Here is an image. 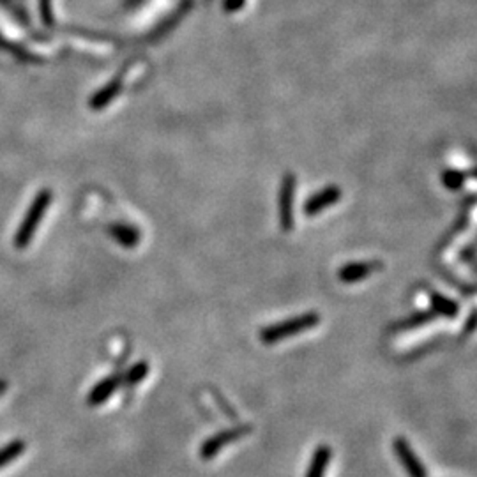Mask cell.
<instances>
[{
  "mask_svg": "<svg viewBox=\"0 0 477 477\" xmlns=\"http://www.w3.org/2000/svg\"><path fill=\"white\" fill-rule=\"evenodd\" d=\"M382 267L380 262L375 260H364V262H349L343 264L338 271V279L342 283H357L361 279L368 278L373 272H377Z\"/></svg>",
  "mask_w": 477,
  "mask_h": 477,
  "instance_id": "obj_7",
  "label": "cell"
},
{
  "mask_svg": "<svg viewBox=\"0 0 477 477\" xmlns=\"http://www.w3.org/2000/svg\"><path fill=\"white\" fill-rule=\"evenodd\" d=\"M244 2H246V0H227V2H224V11L227 13L237 11V9L243 8Z\"/></svg>",
  "mask_w": 477,
  "mask_h": 477,
  "instance_id": "obj_17",
  "label": "cell"
},
{
  "mask_svg": "<svg viewBox=\"0 0 477 477\" xmlns=\"http://www.w3.org/2000/svg\"><path fill=\"white\" fill-rule=\"evenodd\" d=\"M52 191L50 189H43L39 191L36 196H34L32 203H30L29 210L23 216L22 223H20L18 230L15 234V248L18 250H25L30 243H32L34 235H36L37 228H39L41 221H43L44 214H46L48 207L52 203Z\"/></svg>",
  "mask_w": 477,
  "mask_h": 477,
  "instance_id": "obj_2",
  "label": "cell"
},
{
  "mask_svg": "<svg viewBox=\"0 0 477 477\" xmlns=\"http://www.w3.org/2000/svg\"><path fill=\"white\" fill-rule=\"evenodd\" d=\"M147 375L149 363L147 361H138L131 368H128V371L122 377V384H126V386H138V384H142L147 378Z\"/></svg>",
  "mask_w": 477,
  "mask_h": 477,
  "instance_id": "obj_14",
  "label": "cell"
},
{
  "mask_svg": "<svg viewBox=\"0 0 477 477\" xmlns=\"http://www.w3.org/2000/svg\"><path fill=\"white\" fill-rule=\"evenodd\" d=\"M251 429L253 428H251L250 424H241L234 426V428L221 429V431L214 434L213 437L206 438V442L200 445V458H202L203 462H209V459L216 458V456L220 455L221 449L227 448L231 442L238 441V438L244 437V435H248Z\"/></svg>",
  "mask_w": 477,
  "mask_h": 477,
  "instance_id": "obj_3",
  "label": "cell"
},
{
  "mask_svg": "<svg viewBox=\"0 0 477 477\" xmlns=\"http://www.w3.org/2000/svg\"><path fill=\"white\" fill-rule=\"evenodd\" d=\"M6 387H8V386H6V382H4V380H0V394L4 393Z\"/></svg>",
  "mask_w": 477,
  "mask_h": 477,
  "instance_id": "obj_19",
  "label": "cell"
},
{
  "mask_svg": "<svg viewBox=\"0 0 477 477\" xmlns=\"http://www.w3.org/2000/svg\"><path fill=\"white\" fill-rule=\"evenodd\" d=\"M295 179L294 173H286L283 177L281 189H279V227L283 231H292L295 224L294 216V202H295Z\"/></svg>",
  "mask_w": 477,
  "mask_h": 477,
  "instance_id": "obj_4",
  "label": "cell"
},
{
  "mask_svg": "<svg viewBox=\"0 0 477 477\" xmlns=\"http://www.w3.org/2000/svg\"><path fill=\"white\" fill-rule=\"evenodd\" d=\"M330 456H332V449L329 445L322 444L315 449L313 458L309 462L308 470H306L304 477H325L327 466L330 463Z\"/></svg>",
  "mask_w": 477,
  "mask_h": 477,
  "instance_id": "obj_10",
  "label": "cell"
},
{
  "mask_svg": "<svg viewBox=\"0 0 477 477\" xmlns=\"http://www.w3.org/2000/svg\"><path fill=\"white\" fill-rule=\"evenodd\" d=\"M340 199H342V189L338 186H327L323 189L316 191L315 195H311L306 200L304 206H302V213H304V216L313 217L322 213V210H325L327 207L338 203Z\"/></svg>",
  "mask_w": 477,
  "mask_h": 477,
  "instance_id": "obj_6",
  "label": "cell"
},
{
  "mask_svg": "<svg viewBox=\"0 0 477 477\" xmlns=\"http://www.w3.org/2000/svg\"><path fill=\"white\" fill-rule=\"evenodd\" d=\"M435 316L437 315H435L431 309H428V311H417V313H414V315L408 316V318L398 322L396 327H394V330L417 329V327H422V325H426V323L431 322V320H435Z\"/></svg>",
  "mask_w": 477,
  "mask_h": 477,
  "instance_id": "obj_13",
  "label": "cell"
},
{
  "mask_svg": "<svg viewBox=\"0 0 477 477\" xmlns=\"http://www.w3.org/2000/svg\"><path fill=\"white\" fill-rule=\"evenodd\" d=\"M463 182H465V173L459 172V170H444V173H442V184L448 189H459V187H463Z\"/></svg>",
  "mask_w": 477,
  "mask_h": 477,
  "instance_id": "obj_16",
  "label": "cell"
},
{
  "mask_svg": "<svg viewBox=\"0 0 477 477\" xmlns=\"http://www.w3.org/2000/svg\"><path fill=\"white\" fill-rule=\"evenodd\" d=\"M107 230L108 235L114 238L115 243L119 246L126 248V250H133V248L138 246L140 238H142V234H140L138 228L129 223H121V221L108 224Z\"/></svg>",
  "mask_w": 477,
  "mask_h": 477,
  "instance_id": "obj_9",
  "label": "cell"
},
{
  "mask_svg": "<svg viewBox=\"0 0 477 477\" xmlns=\"http://www.w3.org/2000/svg\"><path fill=\"white\" fill-rule=\"evenodd\" d=\"M25 449L27 444L23 441H13L11 444L4 445V448L0 449V469L8 465V463H11L13 459L18 458Z\"/></svg>",
  "mask_w": 477,
  "mask_h": 477,
  "instance_id": "obj_15",
  "label": "cell"
},
{
  "mask_svg": "<svg viewBox=\"0 0 477 477\" xmlns=\"http://www.w3.org/2000/svg\"><path fill=\"white\" fill-rule=\"evenodd\" d=\"M393 449H394V452H396L398 459H400V463L403 465L405 472H407L408 476H410V477H428L424 465H422L421 459L415 456L414 449H412V445L408 444L407 438H405V437L394 438Z\"/></svg>",
  "mask_w": 477,
  "mask_h": 477,
  "instance_id": "obj_5",
  "label": "cell"
},
{
  "mask_svg": "<svg viewBox=\"0 0 477 477\" xmlns=\"http://www.w3.org/2000/svg\"><path fill=\"white\" fill-rule=\"evenodd\" d=\"M122 384L121 375H110V377L103 378L101 382H98L94 387L90 389L87 396V405L88 407H100L105 401L110 400L114 396L115 391L119 389V386Z\"/></svg>",
  "mask_w": 477,
  "mask_h": 477,
  "instance_id": "obj_8",
  "label": "cell"
},
{
  "mask_svg": "<svg viewBox=\"0 0 477 477\" xmlns=\"http://www.w3.org/2000/svg\"><path fill=\"white\" fill-rule=\"evenodd\" d=\"M122 74H124V73L119 74V76L115 78L114 81H110L107 87L101 88V90L98 92L94 98H92V101H90L92 108H103V107H107V105L110 103L112 100H114V98L119 94V90H121V87H122Z\"/></svg>",
  "mask_w": 477,
  "mask_h": 477,
  "instance_id": "obj_12",
  "label": "cell"
},
{
  "mask_svg": "<svg viewBox=\"0 0 477 477\" xmlns=\"http://www.w3.org/2000/svg\"><path fill=\"white\" fill-rule=\"evenodd\" d=\"M429 304H431V311H434L435 315L444 316V318H456L459 313L458 302L445 297L441 292H431V294H429Z\"/></svg>",
  "mask_w": 477,
  "mask_h": 477,
  "instance_id": "obj_11",
  "label": "cell"
},
{
  "mask_svg": "<svg viewBox=\"0 0 477 477\" xmlns=\"http://www.w3.org/2000/svg\"><path fill=\"white\" fill-rule=\"evenodd\" d=\"M473 329H476V309H472V311H470V316H469V322H466L465 332L466 334L472 332Z\"/></svg>",
  "mask_w": 477,
  "mask_h": 477,
  "instance_id": "obj_18",
  "label": "cell"
},
{
  "mask_svg": "<svg viewBox=\"0 0 477 477\" xmlns=\"http://www.w3.org/2000/svg\"><path fill=\"white\" fill-rule=\"evenodd\" d=\"M320 323V315L316 311H308L302 313V315L292 316V318H286L283 322H276L272 325L264 327L258 334V338L264 345H274V343L283 342V340L295 336V334H301L304 330L313 329Z\"/></svg>",
  "mask_w": 477,
  "mask_h": 477,
  "instance_id": "obj_1",
  "label": "cell"
}]
</instances>
